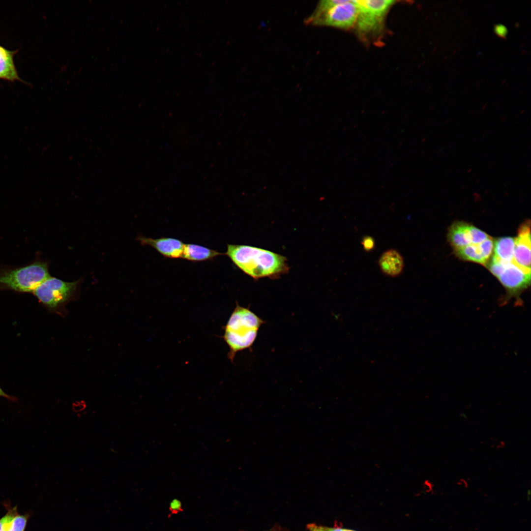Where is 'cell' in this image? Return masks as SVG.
Instances as JSON below:
<instances>
[{"instance_id":"1","label":"cell","mask_w":531,"mask_h":531,"mask_svg":"<svg viewBox=\"0 0 531 531\" xmlns=\"http://www.w3.org/2000/svg\"><path fill=\"white\" fill-rule=\"evenodd\" d=\"M225 255L240 270L254 279L278 278L287 273L289 269L285 257L254 246L228 244Z\"/></svg>"},{"instance_id":"2","label":"cell","mask_w":531,"mask_h":531,"mask_svg":"<svg viewBox=\"0 0 531 531\" xmlns=\"http://www.w3.org/2000/svg\"><path fill=\"white\" fill-rule=\"evenodd\" d=\"M264 321L248 308L236 306L225 326L223 338L229 346L228 357L233 361L236 354L250 348Z\"/></svg>"},{"instance_id":"3","label":"cell","mask_w":531,"mask_h":531,"mask_svg":"<svg viewBox=\"0 0 531 531\" xmlns=\"http://www.w3.org/2000/svg\"><path fill=\"white\" fill-rule=\"evenodd\" d=\"M46 262L35 261L26 266L0 269V288L33 292L50 277Z\"/></svg>"},{"instance_id":"4","label":"cell","mask_w":531,"mask_h":531,"mask_svg":"<svg viewBox=\"0 0 531 531\" xmlns=\"http://www.w3.org/2000/svg\"><path fill=\"white\" fill-rule=\"evenodd\" d=\"M358 13L354 28L358 35L366 38L381 31L389 9L396 2L392 0H355Z\"/></svg>"},{"instance_id":"5","label":"cell","mask_w":531,"mask_h":531,"mask_svg":"<svg viewBox=\"0 0 531 531\" xmlns=\"http://www.w3.org/2000/svg\"><path fill=\"white\" fill-rule=\"evenodd\" d=\"M357 13L355 0H345L322 13L312 14L304 22L307 25L348 30L354 28Z\"/></svg>"},{"instance_id":"6","label":"cell","mask_w":531,"mask_h":531,"mask_svg":"<svg viewBox=\"0 0 531 531\" xmlns=\"http://www.w3.org/2000/svg\"><path fill=\"white\" fill-rule=\"evenodd\" d=\"M79 281L68 282L50 276L32 292L40 302L51 308H56L74 295Z\"/></svg>"},{"instance_id":"7","label":"cell","mask_w":531,"mask_h":531,"mask_svg":"<svg viewBox=\"0 0 531 531\" xmlns=\"http://www.w3.org/2000/svg\"><path fill=\"white\" fill-rule=\"evenodd\" d=\"M503 264L504 268L497 278L506 290L503 303L513 297L520 303V295L530 285L531 274L526 273L512 262Z\"/></svg>"},{"instance_id":"8","label":"cell","mask_w":531,"mask_h":531,"mask_svg":"<svg viewBox=\"0 0 531 531\" xmlns=\"http://www.w3.org/2000/svg\"><path fill=\"white\" fill-rule=\"evenodd\" d=\"M512 263L526 273L531 274L530 221H526L520 226L515 238L513 259Z\"/></svg>"},{"instance_id":"9","label":"cell","mask_w":531,"mask_h":531,"mask_svg":"<svg viewBox=\"0 0 531 531\" xmlns=\"http://www.w3.org/2000/svg\"><path fill=\"white\" fill-rule=\"evenodd\" d=\"M494 243V240L490 236L480 243L469 244L454 251L462 260L486 266L492 255Z\"/></svg>"},{"instance_id":"10","label":"cell","mask_w":531,"mask_h":531,"mask_svg":"<svg viewBox=\"0 0 531 531\" xmlns=\"http://www.w3.org/2000/svg\"><path fill=\"white\" fill-rule=\"evenodd\" d=\"M138 240L143 245H148L153 247L165 257L182 258L184 244L178 239L172 237L152 238L139 236Z\"/></svg>"},{"instance_id":"11","label":"cell","mask_w":531,"mask_h":531,"mask_svg":"<svg viewBox=\"0 0 531 531\" xmlns=\"http://www.w3.org/2000/svg\"><path fill=\"white\" fill-rule=\"evenodd\" d=\"M378 265L384 275L395 277L403 271L404 259L398 250L391 248L382 253L378 260Z\"/></svg>"},{"instance_id":"12","label":"cell","mask_w":531,"mask_h":531,"mask_svg":"<svg viewBox=\"0 0 531 531\" xmlns=\"http://www.w3.org/2000/svg\"><path fill=\"white\" fill-rule=\"evenodd\" d=\"M471 224L463 221H456L449 227L448 240L454 251L472 244Z\"/></svg>"},{"instance_id":"13","label":"cell","mask_w":531,"mask_h":531,"mask_svg":"<svg viewBox=\"0 0 531 531\" xmlns=\"http://www.w3.org/2000/svg\"><path fill=\"white\" fill-rule=\"evenodd\" d=\"M515 238L505 236L498 238L494 243L492 260L504 263H511L513 259Z\"/></svg>"},{"instance_id":"14","label":"cell","mask_w":531,"mask_h":531,"mask_svg":"<svg viewBox=\"0 0 531 531\" xmlns=\"http://www.w3.org/2000/svg\"><path fill=\"white\" fill-rule=\"evenodd\" d=\"M223 253L195 244H184L182 258L193 262L209 260Z\"/></svg>"},{"instance_id":"15","label":"cell","mask_w":531,"mask_h":531,"mask_svg":"<svg viewBox=\"0 0 531 531\" xmlns=\"http://www.w3.org/2000/svg\"><path fill=\"white\" fill-rule=\"evenodd\" d=\"M0 78L14 80L18 79L13 61V53L0 46Z\"/></svg>"},{"instance_id":"16","label":"cell","mask_w":531,"mask_h":531,"mask_svg":"<svg viewBox=\"0 0 531 531\" xmlns=\"http://www.w3.org/2000/svg\"><path fill=\"white\" fill-rule=\"evenodd\" d=\"M31 514H16L8 524L7 531H25Z\"/></svg>"},{"instance_id":"17","label":"cell","mask_w":531,"mask_h":531,"mask_svg":"<svg viewBox=\"0 0 531 531\" xmlns=\"http://www.w3.org/2000/svg\"><path fill=\"white\" fill-rule=\"evenodd\" d=\"M4 506L7 510V512L0 519V531H7L9 523L18 513L17 506L12 507L8 503H4Z\"/></svg>"},{"instance_id":"18","label":"cell","mask_w":531,"mask_h":531,"mask_svg":"<svg viewBox=\"0 0 531 531\" xmlns=\"http://www.w3.org/2000/svg\"><path fill=\"white\" fill-rule=\"evenodd\" d=\"M306 528L309 531H356L339 527H329L317 525L315 523H311L307 525Z\"/></svg>"},{"instance_id":"19","label":"cell","mask_w":531,"mask_h":531,"mask_svg":"<svg viewBox=\"0 0 531 531\" xmlns=\"http://www.w3.org/2000/svg\"><path fill=\"white\" fill-rule=\"evenodd\" d=\"M361 244L365 251L370 252L374 248L375 243L372 236H366L362 238Z\"/></svg>"},{"instance_id":"20","label":"cell","mask_w":531,"mask_h":531,"mask_svg":"<svg viewBox=\"0 0 531 531\" xmlns=\"http://www.w3.org/2000/svg\"><path fill=\"white\" fill-rule=\"evenodd\" d=\"M494 31L497 35L502 38H505L507 34V28L502 24L496 25Z\"/></svg>"},{"instance_id":"21","label":"cell","mask_w":531,"mask_h":531,"mask_svg":"<svg viewBox=\"0 0 531 531\" xmlns=\"http://www.w3.org/2000/svg\"><path fill=\"white\" fill-rule=\"evenodd\" d=\"M268 531H289L286 529L283 528L279 526H275L271 528Z\"/></svg>"},{"instance_id":"22","label":"cell","mask_w":531,"mask_h":531,"mask_svg":"<svg viewBox=\"0 0 531 531\" xmlns=\"http://www.w3.org/2000/svg\"><path fill=\"white\" fill-rule=\"evenodd\" d=\"M0 396L4 397H5V398H8V399H12V397H11V396H9L8 395L6 394V393H5V392H4V391H3L2 390V389H1V388L0 387Z\"/></svg>"}]
</instances>
